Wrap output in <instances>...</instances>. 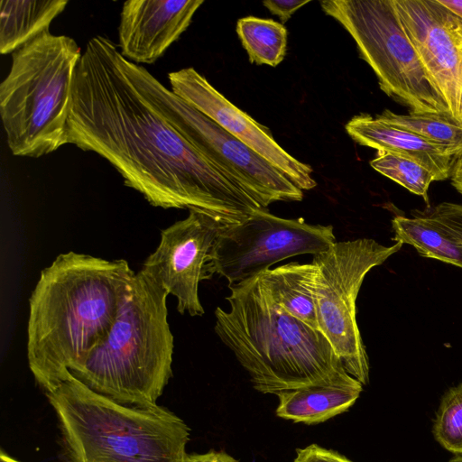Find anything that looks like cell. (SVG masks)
I'll return each mask as SVG.
<instances>
[{"instance_id":"d6986e66","label":"cell","mask_w":462,"mask_h":462,"mask_svg":"<svg viewBox=\"0 0 462 462\" xmlns=\"http://www.w3.org/2000/svg\"><path fill=\"white\" fill-rule=\"evenodd\" d=\"M392 226L396 242L412 245L421 256L462 268V245L431 219L420 215L396 216Z\"/></svg>"},{"instance_id":"9a60e30c","label":"cell","mask_w":462,"mask_h":462,"mask_svg":"<svg viewBox=\"0 0 462 462\" xmlns=\"http://www.w3.org/2000/svg\"><path fill=\"white\" fill-rule=\"evenodd\" d=\"M345 128L360 145L418 162L434 175L436 181L451 177L455 160L439 146L409 130L367 114L355 116Z\"/></svg>"},{"instance_id":"d4e9b609","label":"cell","mask_w":462,"mask_h":462,"mask_svg":"<svg viewBox=\"0 0 462 462\" xmlns=\"http://www.w3.org/2000/svg\"><path fill=\"white\" fill-rule=\"evenodd\" d=\"M292 462H353L337 451L311 444L296 449Z\"/></svg>"},{"instance_id":"e0dca14e","label":"cell","mask_w":462,"mask_h":462,"mask_svg":"<svg viewBox=\"0 0 462 462\" xmlns=\"http://www.w3.org/2000/svg\"><path fill=\"white\" fill-rule=\"evenodd\" d=\"M315 266L297 262L268 269L259 276L273 300L290 315L319 330L315 300Z\"/></svg>"},{"instance_id":"603a6c76","label":"cell","mask_w":462,"mask_h":462,"mask_svg":"<svg viewBox=\"0 0 462 462\" xmlns=\"http://www.w3.org/2000/svg\"><path fill=\"white\" fill-rule=\"evenodd\" d=\"M435 439L447 450L462 455V383L442 396L433 421Z\"/></svg>"},{"instance_id":"8992f818","label":"cell","mask_w":462,"mask_h":462,"mask_svg":"<svg viewBox=\"0 0 462 462\" xmlns=\"http://www.w3.org/2000/svg\"><path fill=\"white\" fill-rule=\"evenodd\" d=\"M82 56L76 41L47 30L12 53L0 84V115L14 156L40 158L68 144L73 83Z\"/></svg>"},{"instance_id":"4fadbf2b","label":"cell","mask_w":462,"mask_h":462,"mask_svg":"<svg viewBox=\"0 0 462 462\" xmlns=\"http://www.w3.org/2000/svg\"><path fill=\"white\" fill-rule=\"evenodd\" d=\"M170 89L282 172L301 190L316 187L312 168L295 159L274 140L271 131L232 104L194 68L168 74Z\"/></svg>"},{"instance_id":"7a4b0ae2","label":"cell","mask_w":462,"mask_h":462,"mask_svg":"<svg viewBox=\"0 0 462 462\" xmlns=\"http://www.w3.org/2000/svg\"><path fill=\"white\" fill-rule=\"evenodd\" d=\"M134 276L124 259L73 251L59 254L41 272L29 299L27 359L44 393L105 342Z\"/></svg>"},{"instance_id":"9c48e42d","label":"cell","mask_w":462,"mask_h":462,"mask_svg":"<svg viewBox=\"0 0 462 462\" xmlns=\"http://www.w3.org/2000/svg\"><path fill=\"white\" fill-rule=\"evenodd\" d=\"M402 243L385 246L374 239L336 242L313 255L315 300L319 330L345 370L365 385L369 361L356 320V299L365 275L397 253Z\"/></svg>"},{"instance_id":"4316f807","label":"cell","mask_w":462,"mask_h":462,"mask_svg":"<svg viewBox=\"0 0 462 462\" xmlns=\"http://www.w3.org/2000/svg\"><path fill=\"white\" fill-rule=\"evenodd\" d=\"M185 462H238L225 451L211 449L203 454H187Z\"/></svg>"},{"instance_id":"484cf974","label":"cell","mask_w":462,"mask_h":462,"mask_svg":"<svg viewBox=\"0 0 462 462\" xmlns=\"http://www.w3.org/2000/svg\"><path fill=\"white\" fill-rule=\"evenodd\" d=\"M310 3V0H266L263 5L271 14L278 15L282 23H286L300 7Z\"/></svg>"},{"instance_id":"5b68a950","label":"cell","mask_w":462,"mask_h":462,"mask_svg":"<svg viewBox=\"0 0 462 462\" xmlns=\"http://www.w3.org/2000/svg\"><path fill=\"white\" fill-rule=\"evenodd\" d=\"M168 291L140 270L105 342L71 374L120 404L150 408L172 376Z\"/></svg>"},{"instance_id":"2e32d148","label":"cell","mask_w":462,"mask_h":462,"mask_svg":"<svg viewBox=\"0 0 462 462\" xmlns=\"http://www.w3.org/2000/svg\"><path fill=\"white\" fill-rule=\"evenodd\" d=\"M363 384L356 379L310 385L277 394L278 417L307 425L324 422L345 412L359 398Z\"/></svg>"},{"instance_id":"cb8c5ba5","label":"cell","mask_w":462,"mask_h":462,"mask_svg":"<svg viewBox=\"0 0 462 462\" xmlns=\"http://www.w3.org/2000/svg\"><path fill=\"white\" fill-rule=\"evenodd\" d=\"M426 217L448 232L462 245V204L442 202L426 213Z\"/></svg>"},{"instance_id":"6da1fadb","label":"cell","mask_w":462,"mask_h":462,"mask_svg":"<svg viewBox=\"0 0 462 462\" xmlns=\"http://www.w3.org/2000/svg\"><path fill=\"white\" fill-rule=\"evenodd\" d=\"M106 36L78 64L67 141L106 160L153 207L201 210L225 226L262 208L206 160L137 92Z\"/></svg>"},{"instance_id":"52a82bcc","label":"cell","mask_w":462,"mask_h":462,"mask_svg":"<svg viewBox=\"0 0 462 462\" xmlns=\"http://www.w3.org/2000/svg\"><path fill=\"white\" fill-rule=\"evenodd\" d=\"M120 66L140 96L208 162L262 208L275 201H300L303 190L216 122L165 87L149 70L126 60Z\"/></svg>"},{"instance_id":"83f0119b","label":"cell","mask_w":462,"mask_h":462,"mask_svg":"<svg viewBox=\"0 0 462 462\" xmlns=\"http://www.w3.org/2000/svg\"><path fill=\"white\" fill-rule=\"evenodd\" d=\"M450 179L453 187L462 194V156L456 160Z\"/></svg>"},{"instance_id":"44dd1931","label":"cell","mask_w":462,"mask_h":462,"mask_svg":"<svg viewBox=\"0 0 462 462\" xmlns=\"http://www.w3.org/2000/svg\"><path fill=\"white\" fill-rule=\"evenodd\" d=\"M377 116L423 137L441 148L455 162L462 156V126L449 116L413 112L402 115L388 109Z\"/></svg>"},{"instance_id":"ac0fdd59","label":"cell","mask_w":462,"mask_h":462,"mask_svg":"<svg viewBox=\"0 0 462 462\" xmlns=\"http://www.w3.org/2000/svg\"><path fill=\"white\" fill-rule=\"evenodd\" d=\"M68 0H2L0 52L13 53L43 32L66 8Z\"/></svg>"},{"instance_id":"f1b7e54d","label":"cell","mask_w":462,"mask_h":462,"mask_svg":"<svg viewBox=\"0 0 462 462\" xmlns=\"http://www.w3.org/2000/svg\"><path fill=\"white\" fill-rule=\"evenodd\" d=\"M439 2L462 18V0H439Z\"/></svg>"},{"instance_id":"5bb4252c","label":"cell","mask_w":462,"mask_h":462,"mask_svg":"<svg viewBox=\"0 0 462 462\" xmlns=\"http://www.w3.org/2000/svg\"><path fill=\"white\" fill-rule=\"evenodd\" d=\"M203 0H129L118 25V48L135 64H152L189 28Z\"/></svg>"},{"instance_id":"ffe728a7","label":"cell","mask_w":462,"mask_h":462,"mask_svg":"<svg viewBox=\"0 0 462 462\" xmlns=\"http://www.w3.org/2000/svg\"><path fill=\"white\" fill-rule=\"evenodd\" d=\"M236 32L250 62L276 67L283 60L287 30L282 23L272 19L247 16L237 21Z\"/></svg>"},{"instance_id":"277c9868","label":"cell","mask_w":462,"mask_h":462,"mask_svg":"<svg viewBox=\"0 0 462 462\" xmlns=\"http://www.w3.org/2000/svg\"><path fill=\"white\" fill-rule=\"evenodd\" d=\"M45 395L63 462H185L190 429L164 407L120 404L72 374Z\"/></svg>"},{"instance_id":"ba28073f","label":"cell","mask_w":462,"mask_h":462,"mask_svg":"<svg viewBox=\"0 0 462 462\" xmlns=\"http://www.w3.org/2000/svg\"><path fill=\"white\" fill-rule=\"evenodd\" d=\"M320 5L354 39L360 57L372 68L387 96L410 112L449 116L398 20L392 0H325Z\"/></svg>"},{"instance_id":"3957f363","label":"cell","mask_w":462,"mask_h":462,"mask_svg":"<svg viewBox=\"0 0 462 462\" xmlns=\"http://www.w3.org/2000/svg\"><path fill=\"white\" fill-rule=\"evenodd\" d=\"M215 332L264 394L351 380L328 340L276 303L259 276L233 286Z\"/></svg>"},{"instance_id":"f546056e","label":"cell","mask_w":462,"mask_h":462,"mask_svg":"<svg viewBox=\"0 0 462 462\" xmlns=\"http://www.w3.org/2000/svg\"><path fill=\"white\" fill-rule=\"evenodd\" d=\"M0 462H21L5 453L3 449L0 451Z\"/></svg>"},{"instance_id":"1f68e13d","label":"cell","mask_w":462,"mask_h":462,"mask_svg":"<svg viewBox=\"0 0 462 462\" xmlns=\"http://www.w3.org/2000/svg\"><path fill=\"white\" fill-rule=\"evenodd\" d=\"M461 115H462V98H461Z\"/></svg>"},{"instance_id":"30bf717a","label":"cell","mask_w":462,"mask_h":462,"mask_svg":"<svg viewBox=\"0 0 462 462\" xmlns=\"http://www.w3.org/2000/svg\"><path fill=\"white\" fill-rule=\"evenodd\" d=\"M332 226L282 218L261 208L244 221L225 226L208 256L207 273L233 286L300 254L315 255L335 244Z\"/></svg>"},{"instance_id":"7402d4cb","label":"cell","mask_w":462,"mask_h":462,"mask_svg":"<svg viewBox=\"0 0 462 462\" xmlns=\"http://www.w3.org/2000/svg\"><path fill=\"white\" fill-rule=\"evenodd\" d=\"M370 165L382 175L428 201L429 187L436 180L434 175L422 165L387 152H378V155L370 162Z\"/></svg>"},{"instance_id":"7c38bea8","label":"cell","mask_w":462,"mask_h":462,"mask_svg":"<svg viewBox=\"0 0 462 462\" xmlns=\"http://www.w3.org/2000/svg\"><path fill=\"white\" fill-rule=\"evenodd\" d=\"M189 216L161 233L156 250L141 269L177 300L180 314L202 316L199 284L209 279L210 251L225 226L210 215L189 209Z\"/></svg>"},{"instance_id":"8fae6325","label":"cell","mask_w":462,"mask_h":462,"mask_svg":"<svg viewBox=\"0 0 462 462\" xmlns=\"http://www.w3.org/2000/svg\"><path fill=\"white\" fill-rule=\"evenodd\" d=\"M427 75L462 126V18L439 0H392Z\"/></svg>"},{"instance_id":"4dcf8cb0","label":"cell","mask_w":462,"mask_h":462,"mask_svg":"<svg viewBox=\"0 0 462 462\" xmlns=\"http://www.w3.org/2000/svg\"><path fill=\"white\" fill-rule=\"evenodd\" d=\"M447 462H462V455H456L454 457Z\"/></svg>"}]
</instances>
